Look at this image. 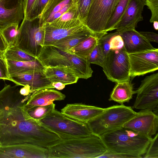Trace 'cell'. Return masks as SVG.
I'll return each instance as SVG.
<instances>
[{
  "mask_svg": "<svg viewBox=\"0 0 158 158\" xmlns=\"http://www.w3.org/2000/svg\"><path fill=\"white\" fill-rule=\"evenodd\" d=\"M143 0L144 1V0Z\"/></svg>",
  "mask_w": 158,
  "mask_h": 158,
  "instance_id": "obj_48",
  "label": "cell"
},
{
  "mask_svg": "<svg viewBox=\"0 0 158 158\" xmlns=\"http://www.w3.org/2000/svg\"><path fill=\"white\" fill-rule=\"evenodd\" d=\"M77 19H80V18L77 5L70 8L53 21L65 22Z\"/></svg>",
  "mask_w": 158,
  "mask_h": 158,
  "instance_id": "obj_35",
  "label": "cell"
},
{
  "mask_svg": "<svg viewBox=\"0 0 158 158\" xmlns=\"http://www.w3.org/2000/svg\"><path fill=\"white\" fill-rule=\"evenodd\" d=\"M88 28L80 19L65 22L53 21L44 24V46L52 45L58 40Z\"/></svg>",
  "mask_w": 158,
  "mask_h": 158,
  "instance_id": "obj_11",
  "label": "cell"
},
{
  "mask_svg": "<svg viewBox=\"0 0 158 158\" xmlns=\"http://www.w3.org/2000/svg\"><path fill=\"white\" fill-rule=\"evenodd\" d=\"M7 48V46L0 33V50L4 52Z\"/></svg>",
  "mask_w": 158,
  "mask_h": 158,
  "instance_id": "obj_43",
  "label": "cell"
},
{
  "mask_svg": "<svg viewBox=\"0 0 158 158\" xmlns=\"http://www.w3.org/2000/svg\"><path fill=\"white\" fill-rule=\"evenodd\" d=\"M102 67L107 79L113 82L130 79L128 54L124 46L110 49L105 57Z\"/></svg>",
  "mask_w": 158,
  "mask_h": 158,
  "instance_id": "obj_8",
  "label": "cell"
},
{
  "mask_svg": "<svg viewBox=\"0 0 158 158\" xmlns=\"http://www.w3.org/2000/svg\"><path fill=\"white\" fill-rule=\"evenodd\" d=\"M135 92L137 96L132 108L153 111L158 114V73L146 77Z\"/></svg>",
  "mask_w": 158,
  "mask_h": 158,
  "instance_id": "obj_10",
  "label": "cell"
},
{
  "mask_svg": "<svg viewBox=\"0 0 158 158\" xmlns=\"http://www.w3.org/2000/svg\"><path fill=\"white\" fill-rule=\"evenodd\" d=\"M18 85L5 84L0 90V143L1 145L30 144L48 148L61 139L31 118L25 109L29 95L19 92Z\"/></svg>",
  "mask_w": 158,
  "mask_h": 158,
  "instance_id": "obj_1",
  "label": "cell"
},
{
  "mask_svg": "<svg viewBox=\"0 0 158 158\" xmlns=\"http://www.w3.org/2000/svg\"><path fill=\"white\" fill-rule=\"evenodd\" d=\"M94 34L88 29L81 32L62 39L52 45L62 50L69 51L88 36Z\"/></svg>",
  "mask_w": 158,
  "mask_h": 158,
  "instance_id": "obj_26",
  "label": "cell"
},
{
  "mask_svg": "<svg viewBox=\"0 0 158 158\" xmlns=\"http://www.w3.org/2000/svg\"><path fill=\"white\" fill-rule=\"evenodd\" d=\"M123 127L152 138L158 130V114L150 110H141L126 123Z\"/></svg>",
  "mask_w": 158,
  "mask_h": 158,
  "instance_id": "obj_13",
  "label": "cell"
},
{
  "mask_svg": "<svg viewBox=\"0 0 158 158\" xmlns=\"http://www.w3.org/2000/svg\"><path fill=\"white\" fill-rule=\"evenodd\" d=\"M1 145V143H0V145Z\"/></svg>",
  "mask_w": 158,
  "mask_h": 158,
  "instance_id": "obj_47",
  "label": "cell"
},
{
  "mask_svg": "<svg viewBox=\"0 0 158 158\" xmlns=\"http://www.w3.org/2000/svg\"><path fill=\"white\" fill-rule=\"evenodd\" d=\"M145 6L143 0H130L124 14L116 27V31L135 29L138 22L143 20L142 13Z\"/></svg>",
  "mask_w": 158,
  "mask_h": 158,
  "instance_id": "obj_18",
  "label": "cell"
},
{
  "mask_svg": "<svg viewBox=\"0 0 158 158\" xmlns=\"http://www.w3.org/2000/svg\"><path fill=\"white\" fill-rule=\"evenodd\" d=\"M9 77L36 71H44L45 67L37 58L33 60L19 61L6 60Z\"/></svg>",
  "mask_w": 158,
  "mask_h": 158,
  "instance_id": "obj_23",
  "label": "cell"
},
{
  "mask_svg": "<svg viewBox=\"0 0 158 158\" xmlns=\"http://www.w3.org/2000/svg\"><path fill=\"white\" fill-rule=\"evenodd\" d=\"M48 149V158H98L107 149L100 136L94 135L61 139Z\"/></svg>",
  "mask_w": 158,
  "mask_h": 158,
  "instance_id": "obj_2",
  "label": "cell"
},
{
  "mask_svg": "<svg viewBox=\"0 0 158 158\" xmlns=\"http://www.w3.org/2000/svg\"><path fill=\"white\" fill-rule=\"evenodd\" d=\"M92 0H76L80 19L85 24Z\"/></svg>",
  "mask_w": 158,
  "mask_h": 158,
  "instance_id": "obj_33",
  "label": "cell"
},
{
  "mask_svg": "<svg viewBox=\"0 0 158 158\" xmlns=\"http://www.w3.org/2000/svg\"><path fill=\"white\" fill-rule=\"evenodd\" d=\"M52 85L53 89L56 88L58 90L63 89L65 86L64 84L60 82H53L52 83Z\"/></svg>",
  "mask_w": 158,
  "mask_h": 158,
  "instance_id": "obj_44",
  "label": "cell"
},
{
  "mask_svg": "<svg viewBox=\"0 0 158 158\" xmlns=\"http://www.w3.org/2000/svg\"><path fill=\"white\" fill-rule=\"evenodd\" d=\"M37 58L45 67L58 66L67 69L79 78L87 79L92 76L93 70L88 59L53 45L44 46Z\"/></svg>",
  "mask_w": 158,
  "mask_h": 158,
  "instance_id": "obj_4",
  "label": "cell"
},
{
  "mask_svg": "<svg viewBox=\"0 0 158 158\" xmlns=\"http://www.w3.org/2000/svg\"><path fill=\"white\" fill-rule=\"evenodd\" d=\"M100 137L109 151L136 158L143 157L152 139L123 127Z\"/></svg>",
  "mask_w": 158,
  "mask_h": 158,
  "instance_id": "obj_3",
  "label": "cell"
},
{
  "mask_svg": "<svg viewBox=\"0 0 158 158\" xmlns=\"http://www.w3.org/2000/svg\"><path fill=\"white\" fill-rule=\"evenodd\" d=\"M153 25L154 28L156 30H158V21H154L153 22Z\"/></svg>",
  "mask_w": 158,
  "mask_h": 158,
  "instance_id": "obj_45",
  "label": "cell"
},
{
  "mask_svg": "<svg viewBox=\"0 0 158 158\" xmlns=\"http://www.w3.org/2000/svg\"><path fill=\"white\" fill-rule=\"evenodd\" d=\"M49 0H35L27 19H32L39 17Z\"/></svg>",
  "mask_w": 158,
  "mask_h": 158,
  "instance_id": "obj_32",
  "label": "cell"
},
{
  "mask_svg": "<svg viewBox=\"0 0 158 158\" xmlns=\"http://www.w3.org/2000/svg\"><path fill=\"white\" fill-rule=\"evenodd\" d=\"M65 95L52 88L42 89L36 91L29 95L26 105L46 106L51 104L55 101L64 100Z\"/></svg>",
  "mask_w": 158,
  "mask_h": 158,
  "instance_id": "obj_21",
  "label": "cell"
},
{
  "mask_svg": "<svg viewBox=\"0 0 158 158\" xmlns=\"http://www.w3.org/2000/svg\"><path fill=\"white\" fill-rule=\"evenodd\" d=\"M98 158H136L130 155L118 153L107 149L106 151Z\"/></svg>",
  "mask_w": 158,
  "mask_h": 158,
  "instance_id": "obj_39",
  "label": "cell"
},
{
  "mask_svg": "<svg viewBox=\"0 0 158 158\" xmlns=\"http://www.w3.org/2000/svg\"><path fill=\"white\" fill-rule=\"evenodd\" d=\"M131 77L143 75L158 69V49L128 53Z\"/></svg>",
  "mask_w": 158,
  "mask_h": 158,
  "instance_id": "obj_12",
  "label": "cell"
},
{
  "mask_svg": "<svg viewBox=\"0 0 158 158\" xmlns=\"http://www.w3.org/2000/svg\"><path fill=\"white\" fill-rule=\"evenodd\" d=\"M77 5L76 0H49L39 17L40 24L53 21Z\"/></svg>",
  "mask_w": 158,
  "mask_h": 158,
  "instance_id": "obj_19",
  "label": "cell"
},
{
  "mask_svg": "<svg viewBox=\"0 0 158 158\" xmlns=\"http://www.w3.org/2000/svg\"><path fill=\"white\" fill-rule=\"evenodd\" d=\"M48 148L27 144L0 145V158H48Z\"/></svg>",
  "mask_w": 158,
  "mask_h": 158,
  "instance_id": "obj_14",
  "label": "cell"
},
{
  "mask_svg": "<svg viewBox=\"0 0 158 158\" xmlns=\"http://www.w3.org/2000/svg\"><path fill=\"white\" fill-rule=\"evenodd\" d=\"M56 105L53 103L46 106H27L26 110L28 115L33 119L39 121L55 109Z\"/></svg>",
  "mask_w": 158,
  "mask_h": 158,
  "instance_id": "obj_28",
  "label": "cell"
},
{
  "mask_svg": "<svg viewBox=\"0 0 158 158\" xmlns=\"http://www.w3.org/2000/svg\"><path fill=\"white\" fill-rule=\"evenodd\" d=\"M107 33L91 35L68 51L81 57L88 59L89 55L97 44L98 39Z\"/></svg>",
  "mask_w": 158,
  "mask_h": 158,
  "instance_id": "obj_25",
  "label": "cell"
},
{
  "mask_svg": "<svg viewBox=\"0 0 158 158\" xmlns=\"http://www.w3.org/2000/svg\"><path fill=\"white\" fill-rule=\"evenodd\" d=\"M23 0H0V29L24 18Z\"/></svg>",
  "mask_w": 158,
  "mask_h": 158,
  "instance_id": "obj_15",
  "label": "cell"
},
{
  "mask_svg": "<svg viewBox=\"0 0 158 158\" xmlns=\"http://www.w3.org/2000/svg\"><path fill=\"white\" fill-rule=\"evenodd\" d=\"M35 0H23L24 17L27 18Z\"/></svg>",
  "mask_w": 158,
  "mask_h": 158,
  "instance_id": "obj_41",
  "label": "cell"
},
{
  "mask_svg": "<svg viewBox=\"0 0 158 158\" xmlns=\"http://www.w3.org/2000/svg\"><path fill=\"white\" fill-rule=\"evenodd\" d=\"M39 121L61 139L93 135L86 123L71 118L55 109Z\"/></svg>",
  "mask_w": 158,
  "mask_h": 158,
  "instance_id": "obj_6",
  "label": "cell"
},
{
  "mask_svg": "<svg viewBox=\"0 0 158 158\" xmlns=\"http://www.w3.org/2000/svg\"><path fill=\"white\" fill-rule=\"evenodd\" d=\"M0 79L9 80L7 64L3 56H0Z\"/></svg>",
  "mask_w": 158,
  "mask_h": 158,
  "instance_id": "obj_38",
  "label": "cell"
},
{
  "mask_svg": "<svg viewBox=\"0 0 158 158\" xmlns=\"http://www.w3.org/2000/svg\"><path fill=\"white\" fill-rule=\"evenodd\" d=\"M130 0H120L113 13L108 22L104 30L107 33L116 29V27L122 18Z\"/></svg>",
  "mask_w": 158,
  "mask_h": 158,
  "instance_id": "obj_27",
  "label": "cell"
},
{
  "mask_svg": "<svg viewBox=\"0 0 158 158\" xmlns=\"http://www.w3.org/2000/svg\"><path fill=\"white\" fill-rule=\"evenodd\" d=\"M3 52H2V51H1L0 50V56H3Z\"/></svg>",
  "mask_w": 158,
  "mask_h": 158,
  "instance_id": "obj_46",
  "label": "cell"
},
{
  "mask_svg": "<svg viewBox=\"0 0 158 158\" xmlns=\"http://www.w3.org/2000/svg\"><path fill=\"white\" fill-rule=\"evenodd\" d=\"M139 33L149 42L158 43V35L152 32L139 31Z\"/></svg>",
  "mask_w": 158,
  "mask_h": 158,
  "instance_id": "obj_40",
  "label": "cell"
},
{
  "mask_svg": "<svg viewBox=\"0 0 158 158\" xmlns=\"http://www.w3.org/2000/svg\"><path fill=\"white\" fill-rule=\"evenodd\" d=\"M114 32L107 33L100 37L98 41L100 45L105 56L110 51V42Z\"/></svg>",
  "mask_w": 158,
  "mask_h": 158,
  "instance_id": "obj_36",
  "label": "cell"
},
{
  "mask_svg": "<svg viewBox=\"0 0 158 158\" xmlns=\"http://www.w3.org/2000/svg\"><path fill=\"white\" fill-rule=\"evenodd\" d=\"M3 56L6 60L19 61H32L37 58L16 46L8 48L4 52Z\"/></svg>",
  "mask_w": 158,
  "mask_h": 158,
  "instance_id": "obj_29",
  "label": "cell"
},
{
  "mask_svg": "<svg viewBox=\"0 0 158 158\" xmlns=\"http://www.w3.org/2000/svg\"><path fill=\"white\" fill-rule=\"evenodd\" d=\"M44 25L40 24L39 17L32 19L24 17L18 29L15 46L37 58L44 46Z\"/></svg>",
  "mask_w": 158,
  "mask_h": 158,
  "instance_id": "obj_7",
  "label": "cell"
},
{
  "mask_svg": "<svg viewBox=\"0 0 158 158\" xmlns=\"http://www.w3.org/2000/svg\"><path fill=\"white\" fill-rule=\"evenodd\" d=\"M118 31L122 38L125 48L128 53L156 49L135 29Z\"/></svg>",
  "mask_w": 158,
  "mask_h": 158,
  "instance_id": "obj_20",
  "label": "cell"
},
{
  "mask_svg": "<svg viewBox=\"0 0 158 158\" xmlns=\"http://www.w3.org/2000/svg\"><path fill=\"white\" fill-rule=\"evenodd\" d=\"M19 24H13L0 29V33L7 48L15 46L17 42Z\"/></svg>",
  "mask_w": 158,
  "mask_h": 158,
  "instance_id": "obj_30",
  "label": "cell"
},
{
  "mask_svg": "<svg viewBox=\"0 0 158 158\" xmlns=\"http://www.w3.org/2000/svg\"><path fill=\"white\" fill-rule=\"evenodd\" d=\"M44 72L52 83L60 82L65 85L76 83L79 79L68 69L58 66L45 67Z\"/></svg>",
  "mask_w": 158,
  "mask_h": 158,
  "instance_id": "obj_22",
  "label": "cell"
},
{
  "mask_svg": "<svg viewBox=\"0 0 158 158\" xmlns=\"http://www.w3.org/2000/svg\"><path fill=\"white\" fill-rule=\"evenodd\" d=\"M136 113L131 107L123 104L113 105L104 108L86 124L93 135L100 136L123 127Z\"/></svg>",
  "mask_w": 158,
  "mask_h": 158,
  "instance_id": "obj_5",
  "label": "cell"
},
{
  "mask_svg": "<svg viewBox=\"0 0 158 158\" xmlns=\"http://www.w3.org/2000/svg\"><path fill=\"white\" fill-rule=\"evenodd\" d=\"M135 93L130 79L118 82L116 83L113 88L109 100L123 104L129 102L132 98L133 95Z\"/></svg>",
  "mask_w": 158,
  "mask_h": 158,
  "instance_id": "obj_24",
  "label": "cell"
},
{
  "mask_svg": "<svg viewBox=\"0 0 158 158\" xmlns=\"http://www.w3.org/2000/svg\"><path fill=\"white\" fill-rule=\"evenodd\" d=\"M104 108L80 103L68 104L61 110L67 116L80 122L87 123L102 113Z\"/></svg>",
  "mask_w": 158,
  "mask_h": 158,
  "instance_id": "obj_17",
  "label": "cell"
},
{
  "mask_svg": "<svg viewBox=\"0 0 158 158\" xmlns=\"http://www.w3.org/2000/svg\"><path fill=\"white\" fill-rule=\"evenodd\" d=\"M120 0H93L85 25L94 34L104 32L106 26Z\"/></svg>",
  "mask_w": 158,
  "mask_h": 158,
  "instance_id": "obj_9",
  "label": "cell"
},
{
  "mask_svg": "<svg viewBox=\"0 0 158 158\" xmlns=\"http://www.w3.org/2000/svg\"><path fill=\"white\" fill-rule=\"evenodd\" d=\"M145 5L151 10V16L150 20L151 23L158 21V0H145Z\"/></svg>",
  "mask_w": 158,
  "mask_h": 158,
  "instance_id": "obj_37",
  "label": "cell"
},
{
  "mask_svg": "<svg viewBox=\"0 0 158 158\" xmlns=\"http://www.w3.org/2000/svg\"><path fill=\"white\" fill-rule=\"evenodd\" d=\"M152 139L147 151L143 157L145 158H158V133Z\"/></svg>",
  "mask_w": 158,
  "mask_h": 158,
  "instance_id": "obj_34",
  "label": "cell"
},
{
  "mask_svg": "<svg viewBox=\"0 0 158 158\" xmlns=\"http://www.w3.org/2000/svg\"><path fill=\"white\" fill-rule=\"evenodd\" d=\"M19 92L23 96H28L31 93V87L28 85H26L20 89Z\"/></svg>",
  "mask_w": 158,
  "mask_h": 158,
  "instance_id": "obj_42",
  "label": "cell"
},
{
  "mask_svg": "<svg viewBox=\"0 0 158 158\" xmlns=\"http://www.w3.org/2000/svg\"><path fill=\"white\" fill-rule=\"evenodd\" d=\"M102 49L99 44H97L89 55L88 59L90 64L102 67L105 58Z\"/></svg>",
  "mask_w": 158,
  "mask_h": 158,
  "instance_id": "obj_31",
  "label": "cell"
},
{
  "mask_svg": "<svg viewBox=\"0 0 158 158\" xmlns=\"http://www.w3.org/2000/svg\"><path fill=\"white\" fill-rule=\"evenodd\" d=\"M9 81L18 85H29L31 93L42 89H53L52 82L46 77L44 71H36L10 76Z\"/></svg>",
  "mask_w": 158,
  "mask_h": 158,
  "instance_id": "obj_16",
  "label": "cell"
}]
</instances>
